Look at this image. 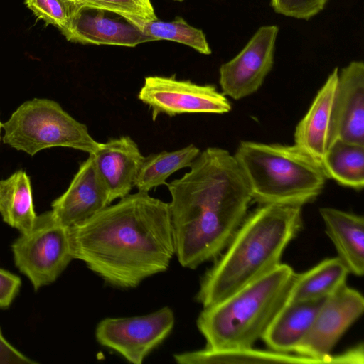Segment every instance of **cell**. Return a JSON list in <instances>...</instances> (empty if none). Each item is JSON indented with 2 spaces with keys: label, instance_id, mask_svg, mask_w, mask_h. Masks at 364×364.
I'll list each match as a JSON object with an SVG mask.
<instances>
[{
  "label": "cell",
  "instance_id": "obj_1",
  "mask_svg": "<svg viewBox=\"0 0 364 364\" xmlns=\"http://www.w3.org/2000/svg\"><path fill=\"white\" fill-rule=\"evenodd\" d=\"M69 232L73 259L115 287L166 271L176 254L169 204L146 192L128 194Z\"/></svg>",
  "mask_w": 364,
  "mask_h": 364
},
{
  "label": "cell",
  "instance_id": "obj_2",
  "mask_svg": "<svg viewBox=\"0 0 364 364\" xmlns=\"http://www.w3.org/2000/svg\"><path fill=\"white\" fill-rule=\"evenodd\" d=\"M188 171L166 186L176 255L195 269L216 259L247 216L252 200L245 176L229 151H200Z\"/></svg>",
  "mask_w": 364,
  "mask_h": 364
},
{
  "label": "cell",
  "instance_id": "obj_3",
  "mask_svg": "<svg viewBox=\"0 0 364 364\" xmlns=\"http://www.w3.org/2000/svg\"><path fill=\"white\" fill-rule=\"evenodd\" d=\"M302 227L301 206L260 205L202 277L197 301L203 308L213 305L277 267Z\"/></svg>",
  "mask_w": 364,
  "mask_h": 364
},
{
  "label": "cell",
  "instance_id": "obj_4",
  "mask_svg": "<svg viewBox=\"0 0 364 364\" xmlns=\"http://www.w3.org/2000/svg\"><path fill=\"white\" fill-rule=\"evenodd\" d=\"M296 273L280 264L222 301L203 308L197 327L213 350L252 348L288 302Z\"/></svg>",
  "mask_w": 364,
  "mask_h": 364
},
{
  "label": "cell",
  "instance_id": "obj_5",
  "mask_svg": "<svg viewBox=\"0 0 364 364\" xmlns=\"http://www.w3.org/2000/svg\"><path fill=\"white\" fill-rule=\"evenodd\" d=\"M234 156L252 200L260 205L313 202L328 179L321 166L296 145L241 141Z\"/></svg>",
  "mask_w": 364,
  "mask_h": 364
},
{
  "label": "cell",
  "instance_id": "obj_6",
  "mask_svg": "<svg viewBox=\"0 0 364 364\" xmlns=\"http://www.w3.org/2000/svg\"><path fill=\"white\" fill-rule=\"evenodd\" d=\"M4 144L34 156L52 147H68L93 154L100 142L87 127L65 112L57 102L34 98L21 104L2 124Z\"/></svg>",
  "mask_w": 364,
  "mask_h": 364
},
{
  "label": "cell",
  "instance_id": "obj_7",
  "mask_svg": "<svg viewBox=\"0 0 364 364\" xmlns=\"http://www.w3.org/2000/svg\"><path fill=\"white\" fill-rule=\"evenodd\" d=\"M11 249L16 266L36 290L54 282L73 259L69 228L51 210L37 215L32 228L21 233Z\"/></svg>",
  "mask_w": 364,
  "mask_h": 364
},
{
  "label": "cell",
  "instance_id": "obj_8",
  "mask_svg": "<svg viewBox=\"0 0 364 364\" xmlns=\"http://www.w3.org/2000/svg\"><path fill=\"white\" fill-rule=\"evenodd\" d=\"M138 99L151 111L154 121L159 114H225L231 103L213 85H199L177 80L175 75H151L144 78Z\"/></svg>",
  "mask_w": 364,
  "mask_h": 364
},
{
  "label": "cell",
  "instance_id": "obj_9",
  "mask_svg": "<svg viewBox=\"0 0 364 364\" xmlns=\"http://www.w3.org/2000/svg\"><path fill=\"white\" fill-rule=\"evenodd\" d=\"M363 310L361 293L344 284L324 299L309 332L294 352L321 363H340L331 351Z\"/></svg>",
  "mask_w": 364,
  "mask_h": 364
},
{
  "label": "cell",
  "instance_id": "obj_10",
  "mask_svg": "<svg viewBox=\"0 0 364 364\" xmlns=\"http://www.w3.org/2000/svg\"><path fill=\"white\" fill-rule=\"evenodd\" d=\"M174 323L173 310L165 306L143 316L104 318L96 327L95 337L127 361L141 364L169 335Z\"/></svg>",
  "mask_w": 364,
  "mask_h": 364
},
{
  "label": "cell",
  "instance_id": "obj_11",
  "mask_svg": "<svg viewBox=\"0 0 364 364\" xmlns=\"http://www.w3.org/2000/svg\"><path fill=\"white\" fill-rule=\"evenodd\" d=\"M279 28H258L245 46L219 69V84L227 97L239 100L257 92L274 65Z\"/></svg>",
  "mask_w": 364,
  "mask_h": 364
},
{
  "label": "cell",
  "instance_id": "obj_12",
  "mask_svg": "<svg viewBox=\"0 0 364 364\" xmlns=\"http://www.w3.org/2000/svg\"><path fill=\"white\" fill-rule=\"evenodd\" d=\"M111 203L93 156L89 154L80 163L67 190L53 201L51 212L59 223L69 228L88 219Z\"/></svg>",
  "mask_w": 364,
  "mask_h": 364
},
{
  "label": "cell",
  "instance_id": "obj_13",
  "mask_svg": "<svg viewBox=\"0 0 364 364\" xmlns=\"http://www.w3.org/2000/svg\"><path fill=\"white\" fill-rule=\"evenodd\" d=\"M333 141L364 145V64L354 60L338 72L333 112Z\"/></svg>",
  "mask_w": 364,
  "mask_h": 364
},
{
  "label": "cell",
  "instance_id": "obj_14",
  "mask_svg": "<svg viewBox=\"0 0 364 364\" xmlns=\"http://www.w3.org/2000/svg\"><path fill=\"white\" fill-rule=\"evenodd\" d=\"M91 154L111 202L129 194L145 158L137 144L129 136H122L100 143Z\"/></svg>",
  "mask_w": 364,
  "mask_h": 364
},
{
  "label": "cell",
  "instance_id": "obj_15",
  "mask_svg": "<svg viewBox=\"0 0 364 364\" xmlns=\"http://www.w3.org/2000/svg\"><path fill=\"white\" fill-rule=\"evenodd\" d=\"M335 68L319 89L294 132V145L321 166L333 142V112L338 84Z\"/></svg>",
  "mask_w": 364,
  "mask_h": 364
},
{
  "label": "cell",
  "instance_id": "obj_16",
  "mask_svg": "<svg viewBox=\"0 0 364 364\" xmlns=\"http://www.w3.org/2000/svg\"><path fill=\"white\" fill-rule=\"evenodd\" d=\"M82 9L70 14L67 26L60 31L65 38L82 44L134 47L154 41L142 30L125 21H119L106 16L107 11Z\"/></svg>",
  "mask_w": 364,
  "mask_h": 364
},
{
  "label": "cell",
  "instance_id": "obj_17",
  "mask_svg": "<svg viewBox=\"0 0 364 364\" xmlns=\"http://www.w3.org/2000/svg\"><path fill=\"white\" fill-rule=\"evenodd\" d=\"M319 213L338 257L350 274L362 277L364 274L363 217L330 207L321 208Z\"/></svg>",
  "mask_w": 364,
  "mask_h": 364
},
{
  "label": "cell",
  "instance_id": "obj_18",
  "mask_svg": "<svg viewBox=\"0 0 364 364\" xmlns=\"http://www.w3.org/2000/svg\"><path fill=\"white\" fill-rule=\"evenodd\" d=\"M323 300L288 301L262 339L271 350L282 353L294 352L309 332Z\"/></svg>",
  "mask_w": 364,
  "mask_h": 364
},
{
  "label": "cell",
  "instance_id": "obj_19",
  "mask_svg": "<svg viewBox=\"0 0 364 364\" xmlns=\"http://www.w3.org/2000/svg\"><path fill=\"white\" fill-rule=\"evenodd\" d=\"M349 274L338 257L326 258L309 270L296 273L288 301L323 299L346 284Z\"/></svg>",
  "mask_w": 364,
  "mask_h": 364
},
{
  "label": "cell",
  "instance_id": "obj_20",
  "mask_svg": "<svg viewBox=\"0 0 364 364\" xmlns=\"http://www.w3.org/2000/svg\"><path fill=\"white\" fill-rule=\"evenodd\" d=\"M0 214L5 223L21 234L32 228L37 215L30 178L24 171L18 170L0 180Z\"/></svg>",
  "mask_w": 364,
  "mask_h": 364
},
{
  "label": "cell",
  "instance_id": "obj_21",
  "mask_svg": "<svg viewBox=\"0 0 364 364\" xmlns=\"http://www.w3.org/2000/svg\"><path fill=\"white\" fill-rule=\"evenodd\" d=\"M174 360L179 364L221 363H321L319 361L290 353L252 348L202 350L175 354Z\"/></svg>",
  "mask_w": 364,
  "mask_h": 364
},
{
  "label": "cell",
  "instance_id": "obj_22",
  "mask_svg": "<svg viewBox=\"0 0 364 364\" xmlns=\"http://www.w3.org/2000/svg\"><path fill=\"white\" fill-rule=\"evenodd\" d=\"M327 178L339 185L361 191L364 187V145L334 140L321 162Z\"/></svg>",
  "mask_w": 364,
  "mask_h": 364
},
{
  "label": "cell",
  "instance_id": "obj_23",
  "mask_svg": "<svg viewBox=\"0 0 364 364\" xmlns=\"http://www.w3.org/2000/svg\"><path fill=\"white\" fill-rule=\"evenodd\" d=\"M194 144L174 151H162L145 156L139 171L134 187L139 191L149 193L151 189L166 184L173 173L189 167L200 154Z\"/></svg>",
  "mask_w": 364,
  "mask_h": 364
},
{
  "label": "cell",
  "instance_id": "obj_24",
  "mask_svg": "<svg viewBox=\"0 0 364 364\" xmlns=\"http://www.w3.org/2000/svg\"><path fill=\"white\" fill-rule=\"evenodd\" d=\"M70 14L82 9L102 10L113 13L141 30L146 21L156 20L151 0H62Z\"/></svg>",
  "mask_w": 364,
  "mask_h": 364
},
{
  "label": "cell",
  "instance_id": "obj_25",
  "mask_svg": "<svg viewBox=\"0 0 364 364\" xmlns=\"http://www.w3.org/2000/svg\"><path fill=\"white\" fill-rule=\"evenodd\" d=\"M141 30L154 41H171L189 46L201 54L211 53L203 31L191 26L181 17H176L171 21L158 19L146 21Z\"/></svg>",
  "mask_w": 364,
  "mask_h": 364
},
{
  "label": "cell",
  "instance_id": "obj_26",
  "mask_svg": "<svg viewBox=\"0 0 364 364\" xmlns=\"http://www.w3.org/2000/svg\"><path fill=\"white\" fill-rule=\"evenodd\" d=\"M24 4L37 18L60 31L68 24L70 12L62 0H25Z\"/></svg>",
  "mask_w": 364,
  "mask_h": 364
},
{
  "label": "cell",
  "instance_id": "obj_27",
  "mask_svg": "<svg viewBox=\"0 0 364 364\" xmlns=\"http://www.w3.org/2000/svg\"><path fill=\"white\" fill-rule=\"evenodd\" d=\"M328 0H270L274 11L285 16L309 20L321 12Z\"/></svg>",
  "mask_w": 364,
  "mask_h": 364
},
{
  "label": "cell",
  "instance_id": "obj_28",
  "mask_svg": "<svg viewBox=\"0 0 364 364\" xmlns=\"http://www.w3.org/2000/svg\"><path fill=\"white\" fill-rule=\"evenodd\" d=\"M21 281L19 277L0 268V308L10 306L19 291Z\"/></svg>",
  "mask_w": 364,
  "mask_h": 364
},
{
  "label": "cell",
  "instance_id": "obj_29",
  "mask_svg": "<svg viewBox=\"0 0 364 364\" xmlns=\"http://www.w3.org/2000/svg\"><path fill=\"white\" fill-rule=\"evenodd\" d=\"M4 338L0 328V364H36Z\"/></svg>",
  "mask_w": 364,
  "mask_h": 364
},
{
  "label": "cell",
  "instance_id": "obj_30",
  "mask_svg": "<svg viewBox=\"0 0 364 364\" xmlns=\"http://www.w3.org/2000/svg\"><path fill=\"white\" fill-rule=\"evenodd\" d=\"M1 129H2V124L0 121V140H1Z\"/></svg>",
  "mask_w": 364,
  "mask_h": 364
},
{
  "label": "cell",
  "instance_id": "obj_31",
  "mask_svg": "<svg viewBox=\"0 0 364 364\" xmlns=\"http://www.w3.org/2000/svg\"><path fill=\"white\" fill-rule=\"evenodd\" d=\"M176 1H183V0H176Z\"/></svg>",
  "mask_w": 364,
  "mask_h": 364
}]
</instances>
